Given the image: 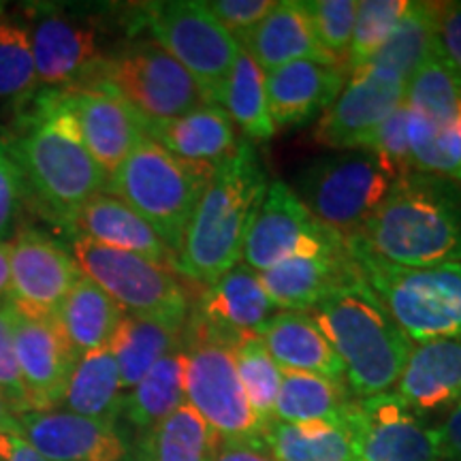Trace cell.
Returning <instances> with one entry per match:
<instances>
[{
	"mask_svg": "<svg viewBox=\"0 0 461 461\" xmlns=\"http://www.w3.org/2000/svg\"><path fill=\"white\" fill-rule=\"evenodd\" d=\"M218 167L173 157L149 137L109 176L107 193L122 199L180 255L188 222Z\"/></svg>",
	"mask_w": 461,
	"mask_h": 461,
	"instance_id": "5",
	"label": "cell"
},
{
	"mask_svg": "<svg viewBox=\"0 0 461 461\" xmlns=\"http://www.w3.org/2000/svg\"><path fill=\"white\" fill-rule=\"evenodd\" d=\"M267 186L257 148L240 141L233 157L218 165L190 218L177 255V274L207 288L241 263L248 227Z\"/></svg>",
	"mask_w": 461,
	"mask_h": 461,
	"instance_id": "3",
	"label": "cell"
},
{
	"mask_svg": "<svg viewBox=\"0 0 461 461\" xmlns=\"http://www.w3.org/2000/svg\"><path fill=\"white\" fill-rule=\"evenodd\" d=\"M212 461H276V457L267 451L263 440H221Z\"/></svg>",
	"mask_w": 461,
	"mask_h": 461,
	"instance_id": "48",
	"label": "cell"
},
{
	"mask_svg": "<svg viewBox=\"0 0 461 461\" xmlns=\"http://www.w3.org/2000/svg\"><path fill=\"white\" fill-rule=\"evenodd\" d=\"M205 7L238 41L258 22L265 20L276 3L274 0H214V3H205Z\"/></svg>",
	"mask_w": 461,
	"mask_h": 461,
	"instance_id": "46",
	"label": "cell"
},
{
	"mask_svg": "<svg viewBox=\"0 0 461 461\" xmlns=\"http://www.w3.org/2000/svg\"><path fill=\"white\" fill-rule=\"evenodd\" d=\"M218 445L216 431L184 402L158 425L143 431L135 461H212Z\"/></svg>",
	"mask_w": 461,
	"mask_h": 461,
	"instance_id": "33",
	"label": "cell"
},
{
	"mask_svg": "<svg viewBox=\"0 0 461 461\" xmlns=\"http://www.w3.org/2000/svg\"><path fill=\"white\" fill-rule=\"evenodd\" d=\"M82 86L113 90L143 120H171L207 103L193 75L152 41L131 43L103 58Z\"/></svg>",
	"mask_w": 461,
	"mask_h": 461,
	"instance_id": "11",
	"label": "cell"
},
{
	"mask_svg": "<svg viewBox=\"0 0 461 461\" xmlns=\"http://www.w3.org/2000/svg\"><path fill=\"white\" fill-rule=\"evenodd\" d=\"M132 31L146 32L197 82L207 103L222 105L240 43L197 0H167L137 9Z\"/></svg>",
	"mask_w": 461,
	"mask_h": 461,
	"instance_id": "8",
	"label": "cell"
},
{
	"mask_svg": "<svg viewBox=\"0 0 461 461\" xmlns=\"http://www.w3.org/2000/svg\"><path fill=\"white\" fill-rule=\"evenodd\" d=\"M238 43L240 50H244L263 68L265 75L297 60H314L321 65L338 67L321 48L302 3L295 0L276 3L265 20L240 37Z\"/></svg>",
	"mask_w": 461,
	"mask_h": 461,
	"instance_id": "24",
	"label": "cell"
},
{
	"mask_svg": "<svg viewBox=\"0 0 461 461\" xmlns=\"http://www.w3.org/2000/svg\"><path fill=\"white\" fill-rule=\"evenodd\" d=\"M14 346L31 411H54L79 361L56 316L34 319L14 310Z\"/></svg>",
	"mask_w": 461,
	"mask_h": 461,
	"instance_id": "17",
	"label": "cell"
},
{
	"mask_svg": "<svg viewBox=\"0 0 461 461\" xmlns=\"http://www.w3.org/2000/svg\"><path fill=\"white\" fill-rule=\"evenodd\" d=\"M0 141L20 171L26 201L54 224L71 229L79 210L107 193L109 176L84 146L56 90L39 96L37 107Z\"/></svg>",
	"mask_w": 461,
	"mask_h": 461,
	"instance_id": "1",
	"label": "cell"
},
{
	"mask_svg": "<svg viewBox=\"0 0 461 461\" xmlns=\"http://www.w3.org/2000/svg\"><path fill=\"white\" fill-rule=\"evenodd\" d=\"M442 461H461V402L451 408L445 423L438 428Z\"/></svg>",
	"mask_w": 461,
	"mask_h": 461,
	"instance_id": "49",
	"label": "cell"
},
{
	"mask_svg": "<svg viewBox=\"0 0 461 461\" xmlns=\"http://www.w3.org/2000/svg\"><path fill=\"white\" fill-rule=\"evenodd\" d=\"M261 285L278 310L308 312L333 293L361 280L350 252L312 258H288L258 274Z\"/></svg>",
	"mask_w": 461,
	"mask_h": 461,
	"instance_id": "21",
	"label": "cell"
},
{
	"mask_svg": "<svg viewBox=\"0 0 461 461\" xmlns=\"http://www.w3.org/2000/svg\"><path fill=\"white\" fill-rule=\"evenodd\" d=\"M184 357L182 346L160 359L140 383L124 395V419L137 431H148L186 402L184 393Z\"/></svg>",
	"mask_w": 461,
	"mask_h": 461,
	"instance_id": "35",
	"label": "cell"
},
{
	"mask_svg": "<svg viewBox=\"0 0 461 461\" xmlns=\"http://www.w3.org/2000/svg\"><path fill=\"white\" fill-rule=\"evenodd\" d=\"M24 203V182H22L20 171L0 141V241H11L15 238Z\"/></svg>",
	"mask_w": 461,
	"mask_h": 461,
	"instance_id": "45",
	"label": "cell"
},
{
	"mask_svg": "<svg viewBox=\"0 0 461 461\" xmlns=\"http://www.w3.org/2000/svg\"><path fill=\"white\" fill-rule=\"evenodd\" d=\"M124 389L112 350L99 348L79 357L62 397L65 411L115 425L124 408Z\"/></svg>",
	"mask_w": 461,
	"mask_h": 461,
	"instance_id": "28",
	"label": "cell"
},
{
	"mask_svg": "<svg viewBox=\"0 0 461 461\" xmlns=\"http://www.w3.org/2000/svg\"><path fill=\"white\" fill-rule=\"evenodd\" d=\"M182 350L186 403L216 431L221 440L258 442L265 425L252 412L235 367L233 344L190 310Z\"/></svg>",
	"mask_w": 461,
	"mask_h": 461,
	"instance_id": "7",
	"label": "cell"
},
{
	"mask_svg": "<svg viewBox=\"0 0 461 461\" xmlns=\"http://www.w3.org/2000/svg\"><path fill=\"white\" fill-rule=\"evenodd\" d=\"M0 461H48L17 431H0Z\"/></svg>",
	"mask_w": 461,
	"mask_h": 461,
	"instance_id": "50",
	"label": "cell"
},
{
	"mask_svg": "<svg viewBox=\"0 0 461 461\" xmlns=\"http://www.w3.org/2000/svg\"><path fill=\"white\" fill-rule=\"evenodd\" d=\"M438 51V3H408L391 37L366 67L378 68L403 84Z\"/></svg>",
	"mask_w": 461,
	"mask_h": 461,
	"instance_id": "31",
	"label": "cell"
},
{
	"mask_svg": "<svg viewBox=\"0 0 461 461\" xmlns=\"http://www.w3.org/2000/svg\"><path fill=\"white\" fill-rule=\"evenodd\" d=\"M0 397H5L17 414L31 411L15 359L14 305L11 303H0Z\"/></svg>",
	"mask_w": 461,
	"mask_h": 461,
	"instance_id": "44",
	"label": "cell"
},
{
	"mask_svg": "<svg viewBox=\"0 0 461 461\" xmlns=\"http://www.w3.org/2000/svg\"><path fill=\"white\" fill-rule=\"evenodd\" d=\"M363 282L414 344L461 339V261L434 267H397L346 240Z\"/></svg>",
	"mask_w": 461,
	"mask_h": 461,
	"instance_id": "6",
	"label": "cell"
},
{
	"mask_svg": "<svg viewBox=\"0 0 461 461\" xmlns=\"http://www.w3.org/2000/svg\"><path fill=\"white\" fill-rule=\"evenodd\" d=\"M3 9H5V3H0V15H3Z\"/></svg>",
	"mask_w": 461,
	"mask_h": 461,
	"instance_id": "53",
	"label": "cell"
},
{
	"mask_svg": "<svg viewBox=\"0 0 461 461\" xmlns=\"http://www.w3.org/2000/svg\"><path fill=\"white\" fill-rule=\"evenodd\" d=\"M357 397L346 383L316 376V374L282 370V387L276 402L274 420L280 423H310L327 420L342 423Z\"/></svg>",
	"mask_w": 461,
	"mask_h": 461,
	"instance_id": "32",
	"label": "cell"
},
{
	"mask_svg": "<svg viewBox=\"0 0 461 461\" xmlns=\"http://www.w3.org/2000/svg\"><path fill=\"white\" fill-rule=\"evenodd\" d=\"M56 96L75 120L84 146L107 176L146 137L141 115L113 90L103 86H71L56 90Z\"/></svg>",
	"mask_w": 461,
	"mask_h": 461,
	"instance_id": "16",
	"label": "cell"
},
{
	"mask_svg": "<svg viewBox=\"0 0 461 461\" xmlns=\"http://www.w3.org/2000/svg\"><path fill=\"white\" fill-rule=\"evenodd\" d=\"M28 32L39 86L51 90L82 86L101 65L99 39L88 26L48 14L32 22Z\"/></svg>",
	"mask_w": 461,
	"mask_h": 461,
	"instance_id": "19",
	"label": "cell"
},
{
	"mask_svg": "<svg viewBox=\"0 0 461 461\" xmlns=\"http://www.w3.org/2000/svg\"><path fill=\"white\" fill-rule=\"evenodd\" d=\"M184 327L124 314L109 350L118 363L124 393L135 387L160 359L182 346Z\"/></svg>",
	"mask_w": 461,
	"mask_h": 461,
	"instance_id": "30",
	"label": "cell"
},
{
	"mask_svg": "<svg viewBox=\"0 0 461 461\" xmlns=\"http://www.w3.org/2000/svg\"><path fill=\"white\" fill-rule=\"evenodd\" d=\"M258 338L280 370L316 374L346 383L344 363L312 314L288 310L276 312L258 330Z\"/></svg>",
	"mask_w": 461,
	"mask_h": 461,
	"instance_id": "27",
	"label": "cell"
},
{
	"mask_svg": "<svg viewBox=\"0 0 461 461\" xmlns=\"http://www.w3.org/2000/svg\"><path fill=\"white\" fill-rule=\"evenodd\" d=\"M393 182L367 149L321 157L297 173L295 194L316 221L348 240L361 230Z\"/></svg>",
	"mask_w": 461,
	"mask_h": 461,
	"instance_id": "10",
	"label": "cell"
},
{
	"mask_svg": "<svg viewBox=\"0 0 461 461\" xmlns=\"http://www.w3.org/2000/svg\"><path fill=\"white\" fill-rule=\"evenodd\" d=\"M11 299V241H0V303Z\"/></svg>",
	"mask_w": 461,
	"mask_h": 461,
	"instance_id": "51",
	"label": "cell"
},
{
	"mask_svg": "<svg viewBox=\"0 0 461 461\" xmlns=\"http://www.w3.org/2000/svg\"><path fill=\"white\" fill-rule=\"evenodd\" d=\"M408 146L412 171L461 186V115L455 124L438 129L423 115L408 109Z\"/></svg>",
	"mask_w": 461,
	"mask_h": 461,
	"instance_id": "38",
	"label": "cell"
},
{
	"mask_svg": "<svg viewBox=\"0 0 461 461\" xmlns=\"http://www.w3.org/2000/svg\"><path fill=\"white\" fill-rule=\"evenodd\" d=\"M367 152L380 160L389 176L400 177L412 171L411 146H408V107L402 103L393 113L378 126L366 146Z\"/></svg>",
	"mask_w": 461,
	"mask_h": 461,
	"instance_id": "43",
	"label": "cell"
},
{
	"mask_svg": "<svg viewBox=\"0 0 461 461\" xmlns=\"http://www.w3.org/2000/svg\"><path fill=\"white\" fill-rule=\"evenodd\" d=\"M146 137L173 157L218 167L240 146L233 120L222 105L203 103L193 112L171 120H143Z\"/></svg>",
	"mask_w": 461,
	"mask_h": 461,
	"instance_id": "25",
	"label": "cell"
},
{
	"mask_svg": "<svg viewBox=\"0 0 461 461\" xmlns=\"http://www.w3.org/2000/svg\"><path fill=\"white\" fill-rule=\"evenodd\" d=\"M344 423L353 436L357 461H442L438 428L389 391L355 400Z\"/></svg>",
	"mask_w": 461,
	"mask_h": 461,
	"instance_id": "13",
	"label": "cell"
},
{
	"mask_svg": "<svg viewBox=\"0 0 461 461\" xmlns=\"http://www.w3.org/2000/svg\"><path fill=\"white\" fill-rule=\"evenodd\" d=\"M17 417H20V414L14 411V406H11L5 397H0V431H17V434H20Z\"/></svg>",
	"mask_w": 461,
	"mask_h": 461,
	"instance_id": "52",
	"label": "cell"
},
{
	"mask_svg": "<svg viewBox=\"0 0 461 461\" xmlns=\"http://www.w3.org/2000/svg\"><path fill=\"white\" fill-rule=\"evenodd\" d=\"M403 103L438 129H447L461 115V79L447 65L440 51L412 75L406 84Z\"/></svg>",
	"mask_w": 461,
	"mask_h": 461,
	"instance_id": "37",
	"label": "cell"
},
{
	"mask_svg": "<svg viewBox=\"0 0 461 461\" xmlns=\"http://www.w3.org/2000/svg\"><path fill=\"white\" fill-rule=\"evenodd\" d=\"M438 51L461 79V3H438Z\"/></svg>",
	"mask_w": 461,
	"mask_h": 461,
	"instance_id": "47",
	"label": "cell"
},
{
	"mask_svg": "<svg viewBox=\"0 0 461 461\" xmlns=\"http://www.w3.org/2000/svg\"><path fill=\"white\" fill-rule=\"evenodd\" d=\"M353 240L397 267L461 261V186L419 171L395 177Z\"/></svg>",
	"mask_w": 461,
	"mask_h": 461,
	"instance_id": "2",
	"label": "cell"
},
{
	"mask_svg": "<svg viewBox=\"0 0 461 461\" xmlns=\"http://www.w3.org/2000/svg\"><path fill=\"white\" fill-rule=\"evenodd\" d=\"M37 88L31 32L20 22L0 15V101L28 99Z\"/></svg>",
	"mask_w": 461,
	"mask_h": 461,
	"instance_id": "41",
	"label": "cell"
},
{
	"mask_svg": "<svg viewBox=\"0 0 461 461\" xmlns=\"http://www.w3.org/2000/svg\"><path fill=\"white\" fill-rule=\"evenodd\" d=\"M342 68L297 60L267 73V105L276 129H297L321 118L346 86Z\"/></svg>",
	"mask_w": 461,
	"mask_h": 461,
	"instance_id": "20",
	"label": "cell"
},
{
	"mask_svg": "<svg viewBox=\"0 0 461 461\" xmlns=\"http://www.w3.org/2000/svg\"><path fill=\"white\" fill-rule=\"evenodd\" d=\"M395 395L414 414L440 412L461 402V339L412 346Z\"/></svg>",
	"mask_w": 461,
	"mask_h": 461,
	"instance_id": "23",
	"label": "cell"
},
{
	"mask_svg": "<svg viewBox=\"0 0 461 461\" xmlns=\"http://www.w3.org/2000/svg\"><path fill=\"white\" fill-rule=\"evenodd\" d=\"M312 316L342 359L346 387L357 400L395 387L414 344L363 278L321 302Z\"/></svg>",
	"mask_w": 461,
	"mask_h": 461,
	"instance_id": "4",
	"label": "cell"
},
{
	"mask_svg": "<svg viewBox=\"0 0 461 461\" xmlns=\"http://www.w3.org/2000/svg\"><path fill=\"white\" fill-rule=\"evenodd\" d=\"M348 252L346 240L316 221L286 182L276 180L248 227L241 261L263 274L288 258H312Z\"/></svg>",
	"mask_w": 461,
	"mask_h": 461,
	"instance_id": "12",
	"label": "cell"
},
{
	"mask_svg": "<svg viewBox=\"0 0 461 461\" xmlns=\"http://www.w3.org/2000/svg\"><path fill=\"white\" fill-rule=\"evenodd\" d=\"M302 7L321 48L346 71L357 17L355 0H303Z\"/></svg>",
	"mask_w": 461,
	"mask_h": 461,
	"instance_id": "42",
	"label": "cell"
},
{
	"mask_svg": "<svg viewBox=\"0 0 461 461\" xmlns=\"http://www.w3.org/2000/svg\"><path fill=\"white\" fill-rule=\"evenodd\" d=\"M263 445L276 461H357L355 442L346 423H280L263 431Z\"/></svg>",
	"mask_w": 461,
	"mask_h": 461,
	"instance_id": "34",
	"label": "cell"
},
{
	"mask_svg": "<svg viewBox=\"0 0 461 461\" xmlns=\"http://www.w3.org/2000/svg\"><path fill=\"white\" fill-rule=\"evenodd\" d=\"M82 278L71 250L41 230L24 229L11 240V299L15 312L51 319Z\"/></svg>",
	"mask_w": 461,
	"mask_h": 461,
	"instance_id": "14",
	"label": "cell"
},
{
	"mask_svg": "<svg viewBox=\"0 0 461 461\" xmlns=\"http://www.w3.org/2000/svg\"><path fill=\"white\" fill-rule=\"evenodd\" d=\"M406 84L378 68L363 67L319 118L314 140L336 149H366L367 141L403 103Z\"/></svg>",
	"mask_w": 461,
	"mask_h": 461,
	"instance_id": "15",
	"label": "cell"
},
{
	"mask_svg": "<svg viewBox=\"0 0 461 461\" xmlns=\"http://www.w3.org/2000/svg\"><path fill=\"white\" fill-rule=\"evenodd\" d=\"M122 319L124 310L84 274L56 314L58 325L79 357L107 348Z\"/></svg>",
	"mask_w": 461,
	"mask_h": 461,
	"instance_id": "29",
	"label": "cell"
},
{
	"mask_svg": "<svg viewBox=\"0 0 461 461\" xmlns=\"http://www.w3.org/2000/svg\"><path fill=\"white\" fill-rule=\"evenodd\" d=\"M276 310L278 308L263 288L258 274L238 263L214 285L203 288L193 312L235 344L246 333H258Z\"/></svg>",
	"mask_w": 461,
	"mask_h": 461,
	"instance_id": "22",
	"label": "cell"
},
{
	"mask_svg": "<svg viewBox=\"0 0 461 461\" xmlns=\"http://www.w3.org/2000/svg\"><path fill=\"white\" fill-rule=\"evenodd\" d=\"M235 367H238V376L241 389L248 397L252 412L257 419L267 428L274 420L276 402L282 387V370L267 348H265L263 339L258 333H246L238 342L233 344Z\"/></svg>",
	"mask_w": 461,
	"mask_h": 461,
	"instance_id": "39",
	"label": "cell"
},
{
	"mask_svg": "<svg viewBox=\"0 0 461 461\" xmlns=\"http://www.w3.org/2000/svg\"><path fill=\"white\" fill-rule=\"evenodd\" d=\"M411 0H363L357 3V17L353 41L348 50V62H346V75L361 71L367 62L376 56L384 41L400 24L406 14Z\"/></svg>",
	"mask_w": 461,
	"mask_h": 461,
	"instance_id": "40",
	"label": "cell"
},
{
	"mask_svg": "<svg viewBox=\"0 0 461 461\" xmlns=\"http://www.w3.org/2000/svg\"><path fill=\"white\" fill-rule=\"evenodd\" d=\"M71 229L75 235H82L96 244L146 257L177 272V257L158 238L157 230L113 194L101 193L88 201L75 216Z\"/></svg>",
	"mask_w": 461,
	"mask_h": 461,
	"instance_id": "26",
	"label": "cell"
},
{
	"mask_svg": "<svg viewBox=\"0 0 461 461\" xmlns=\"http://www.w3.org/2000/svg\"><path fill=\"white\" fill-rule=\"evenodd\" d=\"M222 107L248 141H267L274 137L276 126L267 105V75L244 50L235 58Z\"/></svg>",
	"mask_w": 461,
	"mask_h": 461,
	"instance_id": "36",
	"label": "cell"
},
{
	"mask_svg": "<svg viewBox=\"0 0 461 461\" xmlns=\"http://www.w3.org/2000/svg\"><path fill=\"white\" fill-rule=\"evenodd\" d=\"M71 255L79 272L101 286L124 314L186 327L193 305L173 269L82 235H75Z\"/></svg>",
	"mask_w": 461,
	"mask_h": 461,
	"instance_id": "9",
	"label": "cell"
},
{
	"mask_svg": "<svg viewBox=\"0 0 461 461\" xmlns=\"http://www.w3.org/2000/svg\"><path fill=\"white\" fill-rule=\"evenodd\" d=\"M20 436L48 461H129L131 448L112 423L68 411H28L17 417Z\"/></svg>",
	"mask_w": 461,
	"mask_h": 461,
	"instance_id": "18",
	"label": "cell"
}]
</instances>
